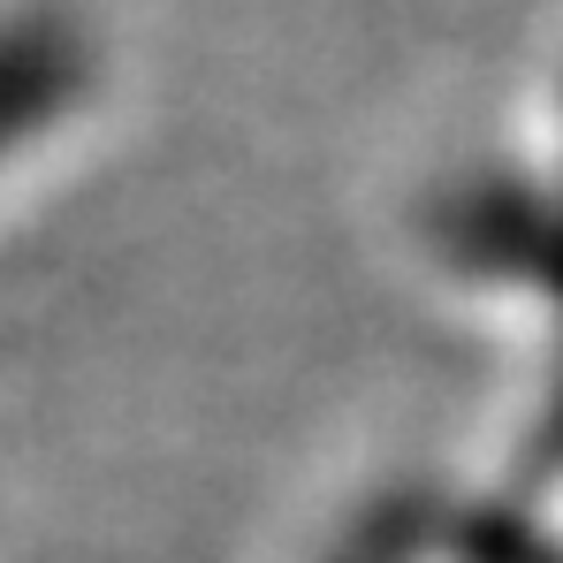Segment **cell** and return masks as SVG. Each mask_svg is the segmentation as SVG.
<instances>
[{"label":"cell","instance_id":"cell-1","mask_svg":"<svg viewBox=\"0 0 563 563\" xmlns=\"http://www.w3.org/2000/svg\"><path fill=\"white\" fill-rule=\"evenodd\" d=\"M0 107H38V92H31V38L15 46V38H0Z\"/></svg>","mask_w":563,"mask_h":563}]
</instances>
